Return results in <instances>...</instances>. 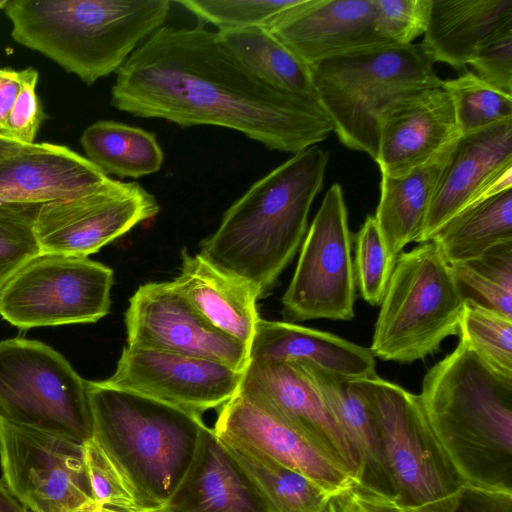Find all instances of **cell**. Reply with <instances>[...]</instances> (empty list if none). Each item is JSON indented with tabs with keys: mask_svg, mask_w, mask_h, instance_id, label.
<instances>
[{
	"mask_svg": "<svg viewBox=\"0 0 512 512\" xmlns=\"http://www.w3.org/2000/svg\"><path fill=\"white\" fill-rule=\"evenodd\" d=\"M111 103L182 128L232 129L270 150L293 154L333 131L316 100L269 85L202 25H164L143 41L117 70Z\"/></svg>",
	"mask_w": 512,
	"mask_h": 512,
	"instance_id": "obj_1",
	"label": "cell"
},
{
	"mask_svg": "<svg viewBox=\"0 0 512 512\" xmlns=\"http://www.w3.org/2000/svg\"><path fill=\"white\" fill-rule=\"evenodd\" d=\"M418 397L462 483L512 493V379L459 340L426 372Z\"/></svg>",
	"mask_w": 512,
	"mask_h": 512,
	"instance_id": "obj_2",
	"label": "cell"
},
{
	"mask_svg": "<svg viewBox=\"0 0 512 512\" xmlns=\"http://www.w3.org/2000/svg\"><path fill=\"white\" fill-rule=\"evenodd\" d=\"M328 161L329 152L314 145L257 180L201 241L199 254L265 296L302 245Z\"/></svg>",
	"mask_w": 512,
	"mask_h": 512,
	"instance_id": "obj_3",
	"label": "cell"
},
{
	"mask_svg": "<svg viewBox=\"0 0 512 512\" xmlns=\"http://www.w3.org/2000/svg\"><path fill=\"white\" fill-rule=\"evenodd\" d=\"M92 439L142 512L161 508L184 477L207 426L202 416L141 394L87 381Z\"/></svg>",
	"mask_w": 512,
	"mask_h": 512,
	"instance_id": "obj_4",
	"label": "cell"
},
{
	"mask_svg": "<svg viewBox=\"0 0 512 512\" xmlns=\"http://www.w3.org/2000/svg\"><path fill=\"white\" fill-rule=\"evenodd\" d=\"M169 0H8L15 42L90 86L164 26Z\"/></svg>",
	"mask_w": 512,
	"mask_h": 512,
	"instance_id": "obj_5",
	"label": "cell"
},
{
	"mask_svg": "<svg viewBox=\"0 0 512 512\" xmlns=\"http://www.w3.org/2000/svg\"><path fill=\"white\" fill-rule=\"evenodd\" d=\"M310 70L317 102L339 140L374 161L381 125L391 108L443 82L420 43L354 51L323 60Z\"/></svg>",
	"mask_w": 512,
	"mask_h": 512,
	"instance_id": "obj_6",
	"label": "cell"
},
{
	"mask_svg": "<svg viewBox=\"0 0 512 512\" xmlns=\"http://www.w3.org/2000/svg\"><path fill=\"white\" fill-rule=\"evenodd\" d=\"M464 302L450 265L434 241L401 252L387 284L369 351L384 361L412 363L458 334Z\"/></svg>",
	"mask_w": 512,
	"mask_h": 512,
	"instance_id": "obj_7",
	"label": "cell"
},
{
	"mask_svg": "<svg viewBox=\"0 0 512 512\" xmlns=\"http://www.w3.org/2000/svg\"><path fill=\"white\" fill-rule=\"evenodd\" d=\"M350 381L376 419L394 498L407 512H453L464 484L437 444L418 395L378 375Z\"/></svg>",
	"mask_w": 512,
	"mask_h": 512,
	"instance_id": "obj_8",
	"label": "cell"
},
{
	"mask_svg": "<svg viewBox=\"0 0 512 512\" xmlns=\"http://www.w3.org/2000/svg\"><path fill=\"white\" fill-rule=\"evenodd\" d=\"M87 381L43 342L0 341V421L85 444L93 437Z\"/></svg>",
	"mask_w": 512,
	"mask_h": 512,
	"instance_id": "obj_9",
	"label": "cell"
},
{
	"mask_svg": "<svg viewBox=\"0 0 512 512\" xmlns=\"http://www.w3.org/2000/svg\"><path fill=\"white\" fill-rule=\"evenodd\" d=\"M113 283L88 257L40 253L0 289V316L20 330L94 323L109 313Z\"/></svg>",
	"mask_w": 512,
	"mask_h": 512,
	"instance_id": "obj_10",
	"label": "cell"
},
{
	"mask_svg": "<svg viewBox=\"0 0 512 512\" xmlns=\"http://www.w3.org/2000/svg\"><path fill=\"white\" fill-rule=\"evenodd\" d=\"M352 236L340 184L326 192L305 238L281 302L288 322L354 318L356 281Z\"/></svg>",
	"mask_w": 512,
	"mask_h": 512,
	"instance_id": "obj_11",
	"label": "cell"
},
{
	"mask_svg": "<svg viewBox=\"0 0 512 512\" xmlns=\"http://www.w3.org/2000/svg\"><path fill=\"white\" fill-rule=\"evenodd\" d=\"M2 482L29 512L99 508L93 498L84 444L0 421Z\"/></svg>",
	"mask_w": 512,
	"mask_h": 512,
	"instance_id": "obj_12",
	"label": "cell"
},
{
	"mask_svg": "<svg viewBox=\"0 0 512 512\" xmlns=\"http://www.w3.org/2000/svg\"><path fill=\"white\" fill-rule=\"evenodd\" d=\"M159 210L139 183L109 178L84 195L41 205L34 233L41 253L88 257Z\"/></svg>",
	"mask_w": 512,
	"mask_h": 512,
	"instance_id": "obj_13",
	"label": "cell"
},
{
	"mask_svg": "<svg viewBox=\"0 0 512 512\" xmlns=\"http://www.w3.org/2000/svg\"><path fill=\"white\" fill-rule=\"evenodd\" d=\"M243 373L209 359L127 345L103 381L202 416L238 392Z\"/></svg>",
	"mask_w": 512,
	"mask_h": 512,
	"instance_id": "obj_14",
	"label": "cell"
},
{
	"mask_svg": "<svg viewBox=\"0 0 512 512\" xmlns=\"http://www.w3.org/2000/svg\"><path fill=\"white\" fill-rule=\"evenodd\" d=\"M127 345L199 357L244 371L248 347L215 329L172 281L141 285L125 312Z\"/></svg>",
	"mask_w": 512,
	"mask_h": 512,
	"instance_id": "obj_15",
	"label": "cell"
},
{
	"mask_svg": "<svg viewBox=\"0 0 512 512\" xmlns=\"http://www.w3.org/2000/svg\"><path fill=\"white\" fill-rule=\"evenodd\" d=\"M512 187V119L460 136L440 176L417 243L462 211Z\"/></svg>",
	"mask_w": 512,
	"mask_h": 512,
	"instance_id": "obj_16",
	"label": "cell"
},
{
	"mask_svg": "<svg viewBox=\"0 0 512 512\" xmlns=\"http://www.w3.org/2000/svg\"><path fill=\"white\" fill-rule=\"evenodd\" d=\"M265 28L309 67L350 52L394 45L378 27L374 0H300Z\"/></svg>",
	"mask_w": 512,
	"mask_h": 512,
	"instance_id": "obj_17",
	"label": "cell"
},
{
	"mask_svg": "<svg viewBox=\"0 0 512 512\" xmlns=\"http://www.w3.org/2000/svg\"><path fill=\"white\" fill-rule=\"evenodd\" d=\"M212 429L258 449L328 493L354 477L302 430L239 392L219 408Z\"/></svg>",
	"mask_w": 512,
	"mask_h": 512,
	"instance_id": "obj_18",
	"label": "cell"
},
{
	"mask_svg": "<svg viewBox=\"0 0 512 512\" xmlns=\"http://www.w3.org/2000/svg\"><path fill=\"white\" fill-rule=\"evenodd\" d=\"M238 392L302 430L356 478L355 452L299 363L249 361Z\"/></svg>",
	"mask_w": 512,
	"mask_h": 512,
	"instance_id": "obj_19",
	"label": "cell"
},
{
	"mask_svg": "<svg viewBox=\"0 0 512 512\" xmlns=\"http://www.w3.org/2000/svg\"><path fill=\"white\" fill-rule=\"evenodd\" d=\"M460 138L450 95L441 86L401 99L385 116L375 162L382 175L400 176L434 160Z\"/></svg>",
	"mask_w": 512,
	"mask_h": 512,
	"instance_id": "obj_20",
	"label": "cell"
},
{
	"mask_svg": "<svg viewBox=\"0 0 512 512\" xmlns=\"http://www.w3.org/2000/svg\"><path fill=\"white\" fill-rule=\"evenodd\" d=\"M110 177L65 145H24L0 160V203L43 205L89 193Z\"/></svg>",
	"mask_w": 512,
	"mask_h": 512,
	"instance_id": "obj_21",
	"label": "cell"
},
{
	"mask_svg": "<svg viewBox=\"0 0 512 512\" xmlns=\"http://www.w3.org/2000/svg\"><path fill=\"white\" fill-rule=\"evenodd\" d=\"M153 512L273 511L213 429L206 426L181 482Z\"/></svg>",
	"mask_w": 512,
	"mask_h": 512,
	"instance_id": "obj_22",
	"label": "cell"
},
{
	"mask_svg": "<svg viewBox=\"0 0 512 512\" xmlns=\"http://www.w3.org/2000/svg\"><path fill=\"white\" fill-rule=\"evenodd\" d=\"M248 352L249 361L306 363L351 380L377 375L369 349L288 321L259 318Z\"/></svg>",
	"mask_w": 512,
	"mask_h": 512,
	"instance_id": "obj_23",
	"label": "cell"
},
{
	"mask_svg": "<svg viewBox=\"0 0 512 512\" xmlns=\"http://www.w3.org/2000/svg\"><path fill=\"white\" fill-rule=\"evenodd\" d=\"M172 283L205 321L249 349L260 318L256 302L261 294L254 285L186 249Z\"/></svg>",
	"mask_w": 512,
	"mask_h": 512,
	"instance_id": "obj_24",
	"label": "cell"
},
{
	"mask_svg": "<svg viewBox=\"0 0 512 512\" xmlns=\"http://www.w3.org/2000/svg\"><path fill=\"white\" fill-rule=\"evenodd\" d=\"M512 25V0H430L420 43L431 60L463 69L487 39Z\"/></svg>",
	"mask_w": 512,
	"mask_h": 512,
	"instance_id": "obj_25",
	"label": "cell"
},
{
	"mask_svg": "<svg viewBox=\"0 0 512 512\" xmlns=\"http://www.w3.org/2000/svg\"><path fill=\"white\" fill-rule=\"evenodd\" d=\"M299 363L332 411L352 446L357 462L356 478L392 497L380 432L374 414L350 379L311 364Z\"/></svg>",
	"mask_w": 512,
	"mask_h": 512,
	"instance_id": "obj_26",
	"label": "cell"
},
{
	"mask_svg": "<svg viewBox=\"0 0 512 512\" xmlns=\"http://www.w3.org/2000/svg\"><path fill=\"white\" fill-rule=\"evenodd\" d=\"M454 146L406 174L382 175L380 200L374 217L392 262L395 263L407 244L417 242L440 176Z\"/></svg>",
	"mask_w": 512,
	"mask_h": 512,
	"instance_id": "obj_27",
	"label": "cell"
},
{
	"mask_svg": "<svg viewBox=\"0 0 512 512\" xmlns=\"http://www.w3.org/2000/svg\"><path fill=\"white\" fill-rule=\"evenodd\" d=\"M431 241L450 265L512 242V188L474 203L443 226Z\"/></svg>",
	"mask_w": 512,
	"mask_h": 512,
	"instance_id": "obj_28",
	"label": "cell"
},
{
	"mask_svg": "<svg viewBox=\"0 0 512 512\" xmlns=\"http://www.w3.org/2000/svg\"><path fill=\"white\" fill-rule=\"evenodd\" d=\"M80 143L86 158L106 175L140 178L159 171L164 160L154 133L112 120L89 125Z\"/></svg>",
	"mask_w": 512,
	"mask_h": 512,
	"instance_id": "obj_29",
	"label": "cell"
},
{
	"mask_svg": "<svg viewBox=\"0 0 512 512\" xmlns=\"http://www.w3.org/2000/svg\"><path fill=\"white\" fill-rule=\"evenodd\" d=\"M215 435L273 512H322L330 493L258 449L226 435Z\"/></svg>",
	"mask_w": 512,
	"mask_h": 512,
	"instance_id": "obj_30",
	"label": "cell"
},
{
	"mask_svg": "<svg viewBox=\"0 0 512 512\" xmlns=\"http://www.w3.org/2000/svg\"><path fill=\"white\" fill-rule=\"evenodd\" d=\"M221 41L269 85L289 94L316 100L310 67L265 27L223 30Z\"/></svg>",
	"mask_w": 512,
	"mask_h": 512,
	"instance_id": "obj_31",
	"label": "cell"
},
{
	"mask_svg": "<svg viewBox=\"0 0 512 512\" xmlns=\"http://www.w3.org/2000/svg\"><path fill=\"white\" fill-rule=\"evenodd\" d=\"M450 268L464 299L512 318V242L499 244L478 258L451 264Z\"/></svg>",
	"mask_w": 512,
	"mask_h": 512,
	"instance_id": "obj_32",
	"label": "cell"
},
{
	"mask_svg": "<svg viewBox=\"0 0 512 512\" xmlns=\"http://www.w3.org/2000/svg\"><path fill=\"white\" fill-rule=\"evenodd\" d=\"M457 335L489 367L512 379L511 317L464 299Z\"/></svg>",
	"mask_w": 512,
	"mask_h": 512,
	"instance_id": "obj_33",
	"label": "cell"
},
{
	"mask_svg": "<svg viewBox=\"0 0 512 512\" xmlns=\"http://www.w3.org/2000/svg\"><path fill=\"white\" fill-rule=\"evenodd\" d=\"M450 95L460 136L512 119V96L482 81L474 72L442 82Z\"/></svg>",
	"mask_w": 512,
	"mask_h": 512,
	"instance_id": "obj_34",
	"label": "cell"
},
{
	"mask_svg": "<svg viewBox=\"0 0 512 512\" xmlns=\"http://www.w3.org/2000/svg\"><path fill=\"white\" fill-rule=\"evenodd\" d=\"M300 0H179L177 4L194 14L201 23L218 31L266 27L283 11Z\"/></svg>",
	"mask_w": 512,
	"mask_h": 512,
	"instance_id": "obj_35",
	"label": "cell"
},
{
	"mask_svg": "<svg viewBox=\"0 0 512 512\" xmlns=\"http://www.w3.org/2000/svg\"><path fill=\"white\" fill-rule=\"evenodd\" d=\"M40 206L0 203V289L41 253L34 233Z\"/></svg>",
	"mask_w": 512,
	"mask_h": 512,
	"instance_id": "obj_36",
	"label": "cell"
},
{
	"mask_svg": "<svg viewBox=\"0 0 512 512\" xmlns=\"http://www.w3.org/2000/svg\"><path fill=\"white\" fill-rule=\"evenodd\" d=\"M394 262L389 258L375 217L367 216L355 237L353 262L356 287L372 306L382 302Z\"/></svg>",
	"mask_w": 512,
	"mask_h": 512,
	"instance_id": "obj_37",
	"label": "cell"
},
{
	"mask_svg": "<svg viewBox=\"0 0 512 512\" xmlns=\"http://www.w3.org/2000/svg\"><path fill=\"white\" fill-rule=\"evenodd\" d=\"M84 452L96 505L119 512H142L121 475L93 439L84 444Z\"/></svg>",
	"mask_w": 512,
	"mask_h": 512,
	"instance_id": "obj_38",
	"label": "cell"
},
{
	"mask_svg": "<svg viewBox=\"0 0 512 512\" xmlns=\"http://www.w3.org/2000/svg\"><path fill=\"white\" fill-rule=\"evenodd\" d=\"M382 34L398 45L411 44L424 34L430 0H374Z\"/></svg>",
	"mask_w": 512,
	"mask_h": 512,
	"instance_id": "obj_39",
	"label": "cell"
},
{
	"mask_svg": "<svg viewBox=\"0 0 512 512\" xmlns=\"http://www.w3.org/2000/svg\"><path fill=\"white\" fill-rule=\"evenodd\" d=\"M468 64L482 81L512 96V25L481 44Z\"/></svg>",
	"mask_w": 512,
	"mask_h": 512,
	"instance_id": "obj_40",
	"label": "cell"
},
{
	"mask_svg": "<svg viewBox=\"0 0 512 512\" xmlns=\"http://www.w3.org/2000/svg\"><path fill=\"white\" fill-rule=\"evenodd\" d=\"M39 73L33 67L21 70V85L6 120L2 136L21 144L34 143L45 118L36 94Z\"/></svg>",
	"mask_w": 512,
	"mask_h": 512,
	"instance_id": "obj_41",
	"label": "cell"
},
{
	"mask_svg": "<svg viewBox=\"0 0 512 512\" xmlns=\"http://www.w3.org/2000/svg\"><path fill=\"white\" fill-rule=\"evenodd\" d=\"M322 512H407L392 496L353 477L330 493Z\"/></svg>",
	"mask_w": 512,
	"mask_h": 512,
	"instance_id": "obj_42",
	"label": "cell"
},
{
	"mask_svg": "<svg viewBox=\"0 0 512 512\" xmlns=\"http://www.w3.org/2000/svg\"><path fill=\"white\" fill-rule=\"evenodd\" d=\"M453 512H512V493L464 485Z\"/></svg>",
	"mask_w": 512,
	"mask_h": 512,
	"instance_id": "obj_43",
	"label": "cell"
},
{
	"mask_svg": "<svg viewBox=\"0 0 512 512\" xmlns=\"http://www.w3.org/2000/svg\"><path fill=\"white\" fill-rule=\"evenodd\" d=\"M21 85V70L0 67V135Z\"/></svg>",
	"mask_w": 512,
	"mask_h": 512,
	"instance_id": "obj_44",
	"label": "cell"
},
{
	"mask_svg": "<svg viewBox=\"0 0 512 512\" xmlns=\"http://www.w3.org/2000/svg\"><path fill=\"white\" fill-rule=\"evenodd\" d=\"M0 512H29L0 481Z\"/></svg>",
	"mask_w": 512,
	"mask_h": 512,
	"instance_id": "obj_45",
	"label": "cell"
},
{
	"mask_svg": "<svg viewBox=\"0 0 512 512\" xmlns=\"http://www.w3.org/2000/svg\"><path fill=\"white\" fill-rule=\"evenodd\" d=\"M24 145L0 135V160L14 154Z\"/></svg>",
	"mask_w": 512,
	"mask_h": 512,
	"instance_id": "obj_46",
	"label": "cell"
},
{
	"mask_svg": "<svg viewBox=\"0 0 512 512\" xmlns=\"http://www.w3.org/2000/svg\"><path fill=\"white\" fill-rule=\"evenodd\" d=\"M98 512H119V511L102 507V508H98Z\"/></svg>",
	"mask_w": 512,
	"mask_h": 512,
	"instance_id": "obj_47",
	"label": "cell"
},
{
	"mask_svg": "<svg viewBox=\"0 0 512 512\" xmlns=\"http://www.w3.org/2000/svg\"><path fill=\"white\" fill-rule=\"evenodd\" d=\"M8 3V0H0V9H4Z\"/></svg>",
	"mask_w": 512,
	"mask_h": 512,
	"instance_id": "obj_48",
	"label": "cell"
},
{
	"mask_svg": "<svg viewBox=\"0 0 512 512\" xmlns=\"http://www.w3.org/2000/svg\"><path fill=\"white\" fill-rule=\"evenodd\" d=\"M80 512H98V508L83 510V511H80Z\"/></svg>",
	"mask_w": 512,
	"mask_h": 512,
	"instance_id": "obj_49",
	"label": "cell"
}]
</instances>
